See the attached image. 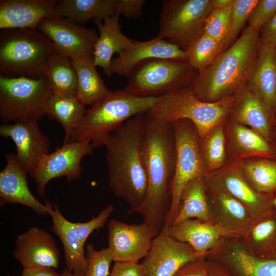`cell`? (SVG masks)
I'll return each instance as SVG.
<instances>
[{"label":"cell","mask_w":276,"mask_h":276,"mask_svg":"<svg viewBox=\"0 0 276 276\" xmlns=\"http://www.w3.org/2000/svg\"><path fill=\"white\" fill-rule=\"evenodd\" d=\"M142 141V154L148 186L146 199L137 213L159 234L171 209L176 167L172 123L147 112Z\"/></svg>","instance_id":"6da1fadb"},{"label":"cell","mask_w":276,"mask_h":276,"mask_svg":"<svg viewBox=\"0 0 276 276\" xmlns=\"http://www.w3.org/2000/svg\"><path fill=\"white\" fill-rule=\"evenodd\" d=\"M146 113L136 115L105 136L109 185L114 195L137 213L146 197L148 179L142 154Z\"/></svg>","instance_id":"7a4b0ae2"},{"label":"cell","mask_w":276,"mask_h":276,"mask_svg":"<svg viewBox=\"0 0 276 276\" xmlns=\"http://www.w3.org/2000/svg\"><path fill=\"white\" fill-rule=\"evenodd\" d=\"M260 48L259 32L246 27L233 44L196 74L190 88L193 94L206 102L234 96L247 85Z\"/></svg>","instance_id":"3957f363"},{"label":"cell","mask_w":276,"mask_h":276,"mask_svg":"<svg viewBox=\"0 0 276 276\" xmlns=\"http://www.w3.org/2000/svg\"><path fill=\"white\" fill-rule=\"evenodd\" d=\"M55 52L52 41L38 29L1 30L0 75L38 78Z\"/></svg>","instance_id":"277c9868"},{"label":"cell","mask_w":276,"mask_h":276,"mask_svg":"<svg viewBox=\"0 0 276 276\" xmlns=\"http://www.w3.org/2000/svg\"><path fill=\"white\" fill-rule=\"evenodd\" d=\"M157 97H137L119 89L91 106L73 133L70 142L88 141L94 148L125 121L147 113L155 104Z\"/></svg>","instance_id":"5b68a950"},{"label":"cell","mask_w":276,"mask_h":276,"mask_svg":"<svg viewBox=\"0 0 276 276\" xmlns=\"http://www.w3.org/2000/svg\"><path fill=\"white\" fill-rule=\"evenodd\" d=\"M233 100V96L215 102H203L188 88L158 97L147 113L171 123L178 120H188L197 128L200 139L213 128L225 124Z\"/></svg>","instance_id":"8992f818"},{"label":"cell","mask_w":276,"mask_h":276,"mask_svg":"<svg viewBox=\"0 0 276 276\" xmlns=\"http://www.w3.org/2000/svg\"><path fill=\"white\" fill-rule=\"evenodd\" d=\"M53 94L45 75L36 79L0 75V118L2 123L38 121L47 116Z\"/></svg>","instance_id":"52a82bcc"},{"label":"cell","mask_w":276,"mask_h":276,"mask_svg":"<svg viewBox=\"0 0 276 276\" xmlns=\"http://www.w3.org/2000/svg\"><path fill=\"white\" fill-rule=\"evenodd\" d=\"M188 61L151 58L138 64L124 90L137 97H160L191 88L197 73Z\"/></svg>","instance_id":"ba28073f"},{"label":"cell","mask_w":276,"mask_h":276,"mask_svg":"<svg viewBox=\"0 0 276 276\" xmlns=\"http://www.w3.org/2000/svg\"><path fill=\"white\" fill-rule=\"evenodd\" d=\"M212 0H164L158 35L186 51L204 32Z\"/></svg>","instance_id":"9c48e42d"},{"label":"cell","mask_w":276,"mask_h":276,"mask_svg":"<svg viewBox=\"0 0 276 276\" xmlns=\"http://www.w3.org/2000/svg\"><path fill=\"white\" fill-rule=\"evenodd\" d=\"M174 129L176 167L170 210L164 227H170L177 213L181 192L193 178L205 175L200 153V136L194 124L187 119L172 123Z\"/></svg>","instance_id":"30bf717a"},{"label":"cell","mask_w":276,"mask_h":276,"mask_svg":"<svg viewBox=\"0 0 276 276\" xmlns=\"http://www.w3.org/2000/svg\"><path fill=\"white\" fill-rule=\"evenodd\" d=\"M113 211V206L109 205L86 222H72L63 216L57 205L53 204L49 214L52 222L50 229L62 244L67 269L84 273L87 265L85 242L94 231L104 227Z\"/></svg>","instance_id":"8fae6325"},{"label":"cell","mask_w":276,"mask_h":276,"mask_svg":"<svg viewBox=\"0 0 276 276\" xmlns=\"http://www.w3.org/2000/svg\"><path fill=\"white\" fill-rule=\"evenodd\" d=\"M94 148L89 141H78L62 144L46 155L29 173L36 184L38 195L44 197L45 187L54 178L64 176L69 182L79 178L82 172L81 160L92 154Z\"/></svg>","instance_id":"7c38bea8"},{"label":"cell","mask_w":276,"mask_h":276,"mask_svg":"<svg viewBox=\"0 0 276 276\" xmlns=\"http://www.w3.org/2000/svg\"><path fill=\"white\" fill-rule=\"evenodd\" d=\"M37 29L53 42L55 52L72 60L93 56L98 35L64 17L46 18Z\"/></svg>","instance_id":"4fadbf2b"},{"label":"cell","mask_w":276,"mask_h":276,"mask_svg":"<svg viewBox=\"0 0 276 276\" xmlns=\"http://www.w3.org/2000/svg\"><path fill=\"white\" fill-rule=\"evenodd\" d=\"M108 247L114 262H137L148 254L158 232L149 224H129L115 219L107 223Z\"/></svg>","instance_id":"5bb4252c"},{"label":"cell","mask_w":276,"mask_h":276,"mask_svg":"<svg viewBox=\"0 0 276 276\" xmlns=\"http://www.w3.org/2000/svg\"><path fill=\"white\" fill-rule=\"evenodd\" d=\"M201 257L188 243L171 237L163 229L153 240L141 263L145 276H174L185 264Z\"/></svg>","instance_id":"9a60e30c"},{"label":"cell","mask_w":276,"mask_h":276,"mask_svg":"<svg viewBox=\"0 0 276 276\" xmlns=\"http://www.w3.org/2000/svg\"><path fill=\"white\" fill-rule=\"evenodd\" d=\"M206 185L220 189L240 201L255 218L273 207L272 200L257 193L244 177L239 161L205 174Z\"/></svg>","instance_id":"2e32d148"},{"label":"cell","mask_w":276,"mask_h":276,"mask_svg":"<svg viewBox=\"0 0 276 276\" xmlns=\"http://www.w3.org/2000/svg\"><path fill=\"white\" fill-rule=\"evenodd\" d=\"M0 135L13 141L16 148L17 160L29 174L49 153L50 141L41 132L37 121L2 123Z\"/></svg>","instance_id":"e0dca14e"},{"label":"cell","mask_w":276,"mask_h":276,"mask_svg":"<svg viewBox=\"0 0 276 276\" xmlns=\"http://www.w3.org/2000/svg\"><path fill=\"white\" fill-rule=\"evenodd\" d=\"M6 165L0 172V206L20 204L32 209L38 215H49L53 204L45 200L43 204L33 195L28 186L27 172L18 163L15 154H5Z\"/></svg>","instance_id":"ac0fdd59"},{"label":"cell","mask_w":276,"mask_h":276,"mask_svg":"<svg viewBox=\"0 0 276 276\" xmlns=\"http://www.w3.org/2000/svg\"><path fill=\"white\" fill-rule=\"evenodd\" d=\"M163 229L174 239L188 243L197 252L205 256L225 239L241 238L244 234L211 221L197 219H186Z\"/></svg>","instance_id":"d6986e66"},{"label":"cell","mask_w":276,"mask_h":276,"mask_svg":"<svg viewBox=\"0 0 276 276\" xmlns=\"http://www.w3.org/2000/svg\"><path fill=\"white\" fill-rule=\"evenodd\" d=\"M239 239H225L205 257L222 263L232 276H276V259H261L249 255L242 247Z\"/></svg>","instance_id":"ffe728a7"},{"label":"cell","mask_w":276,"mask_h":276,"mask_svg":"<svg viewBox=\"0 0 276 276\" xmlns=\"http://www.w3.org/2000/svg\"><path fill=\"white\" fill-rule=\"evenodd\" d=\"M151 58L172 59L187 61L186 51L158 35L145 41L132 40L129 47L111 61L112 74L129 78L140 63Z\"/></svg>","instance_id":"44dd1931"},{"label":"cell","mask_w":276,"mask_h":276,"mask_svg":"<svg viewBox=\"0 0 276 276\" xmlns=\"http://www.w3.org/2000/svg\"><path fill=\"white\" fill-rule=\"evenodd\" d=\"M22 267H46L57 269L60 252L53 237L44 229L31 227L19 235L13 252Z\"/></svg>","instance_id":"7402d4cb"},{"label":"cell","mask_w":276,"mask_h":276,"mask_svg":"<svg viewBox=\"0 0 276 276\" xmlns=\"http://www.w3.org/2000/svg\"><path fill=\"white\" fill-rule=\"evenodd\" d=\"M55 0H1L0 29H37L46 18L62 17Z\"/></svg>","instance_id":"603a6c76"},{"label":"cell","mask_w":276,"mask_h":276,"mask_svg":"<svg viewBox=\"0 0 276 276\" xmlns=\"http://www.w3.org/2000/svg\"><path fill=\"white\" fill-rule=\"evenodd\" d=\"M275 114L246 85L233 96L228 119L253 129L270 142Z\"/></svg>","instance_id":"cb8c5ba5"},{"label":"cell","mask_w":276,"mask_h":276,"mask_svg":"<svg viewBox=\"0 0 276 276\" xmlns=\"http://www.w3.org/2000/svg\"><path fill=\"white\" fill-rule=\"evenodd\" d=\"M224 128L228 161L254 157H276L271 143L253 129L229 119Z\"/></svg>","instance_id":"d4e9b609"},{"label":"cell","mask_w":276,"mask_h":276,"mask_svg":"<svg viewBox=\"0 0 276 276\" xmlns=\"http://www.w3.org/2000/svg\"><path fill=\"white\" fill-rule=\"evenodd\" d=\"M206 186L211 221L245 234L255 218L240 201L227 193Z\"/></svg>","instance_id":"484cf974"},{"label":"cell","mask_w":276,"mask_h":276,"mask_svg":"<svg viewBox=\"0 0 276 276\" xmlns=\"http://www.w3.org/2000/svg\"><path fill=\"white\" fill-rule=\"evenodd\" d=\"M239 241L251 256L276 259V209L273 206L255 217Z\"/></svg>","instance_id":"4316f807"},{"label":"cell","mask_w":276,"mask_h":276,"mask_svg":"<svg viewBox=\"0 0 276 276\" xmlns=\"http://www.w3.org/2000/svg\"><path fill=\"white\" fill-rule=\"evenodd\" d=\"M119 18V15H114L103 20H94L99 33L94 48V63L96 66L101 67L107 77L112 74L111 63L113 54H121L132 40L122 32Z\"/></svg>","instance_id":"83f0119b"},{"label":"cell","mask_w":276,"mask_h":276,"mask_svg":"<svg viewBox=\"0 0 276 276\" xmlns=\"http://www.w3.org/2000/svg\"><path fill=\"white\" fill-rule=\"evenodd\" d=\"M246 86L276 113V48L260 45L256 65Z\"/></svg>","instance_id":"f1b7e54d"},{"label":"cell","mask_w":276,"mask_h":276,"mask_svg":"<svg viewBox=\"0 0 276 276\" xmlns=\"http://www.w3.org/2000/svg\"><path fill=\"white\" fill-rule=\"evenodd\" d=\"M239 162L251 187L262 197L272 200L276 196V157H254Z\"/></svg>","instance_id":"f546056e"},{"label":"cell","mask_w":276,"mask_h":276,"mask_svg":"<svg viewBox=\"0 0 276 276\" xmlns=\"http://www.w3.org/2000/svg\"><path fill=\"white\" fill-rule=\"evenodd\" d=\"M188 219L211 221L205 175L189 181L183 189L177 215L171 226Z\"/></svg>","instance_id":"4dcf8cb0"},{"label":"cell","mask_w":276,"mask_h":276,"mask_svg":"<svg viewBox=\"0 0 276 276\" xmlns=\"http://www.w3.org/2000/svg\"><path fill=\"white\" fill-rule=\"evenodd\" d=\"M72 61L78 77L76 96L84 105L93 106L111 92L98 73L94 63L93 56Z\"/></svg>","instance_id":"1f68e13d"},{"label":"cell","mask_w":276,"mask_h":276,"mask_svg":"<svg viewBox=\"0 0 276 276\" xmlns=\"http://www.w3.org/2000/svg\"><path fill=\"white\" fill-rule=\"evenodd\" d=\"M87 110L76 96L52 94L48 104L47 116L59 122L64 131L63 144H67Z\"/></svg>","instance_id":"d6a6232c"},{"label":"cell","mask_w":276,"mask_h":276,"mask_svg":"<svg viewBox=\"0 0 276 276\" xmlns=\"http://www.w3.org/2000/svg\"><path fill=\"white\" fill-rule=\"evenodd\" d=\"M116 0H61L57 7L63 17L80 25L116 14Z\"/></svg>","instance_id":"836d02e7"},{"label":"cell","mask_w":276,"mask_h":276,"mask_svg":"<svg viewBox=\"0 0 276 276\" xmlns=\"http://www.w3.org/2000/svg\"><path fill=\"white\" fill-rule=\"evenodd\" d=\"M44 75L53 94L76 96L78 77L70 58L55 52L48 62Z\"/></svg>","instance_id":"e575fe53"},{"label":"cell","mask_w":276,"mask_h":276,"mask_svg":"<svg viewBox=\"0 0 276 276\" xmlns=\"http://www.w3.org/2000/svg\"><path fill=\"white\" fill-rule=\"evenodd\" d=\"M224 125L213 128L200 139V153L205 174L219 170L228 162Z\"/></svg>","instance_id":"d590c367"},{"label":"cell","mask_w":276,"mask_h":276,"mask_svg":"<svg viewBox=\"0 0 276 276\" xmlns=\"http://www.w3.org/2000/svg\"><path fill=\"white\" fill-rule=\"evenodd\" d=\"M222 51V43L203 33L186 52L187 61L199 72L209 66Z\"/></svg>","instance_id":"8d00e7d4"},{"label":"cell","mask_w":276,"mask_h":276,"mask_svg":"<svg viewBox=\"0 0 276 276\" xmlns=\"http://www.w3.org/2000/svg\"><path fill=\"white\" fill-rule=\"evenodd\" d=\"M258 2V0H235L232 6L229 30L223 42V51L228 49L237 39L238 34L247 22Z\"/></svg>","instance_id":"74e56055"},{"label":"cell","mask_w":276,"mask_h":276,"mask_svg":"<svg viewBox=\"0 0 276 276\" xmlns=\"http://www.w3.org/2000/svg\"><path fill=\"white\" fill-rule=\"evenodd\" d=\"M85 257L87 265L82 276H108L113 259L107 247L97 250L89 243L85 246Z\"/></svg>","instance_id":"f35d334b"},{"label":"cell","mask_w":276,"mask_h":276,"mask_svg":"<svg viewBox=\"0 0 276 276\" xmlns=\"http://www.w3.org/2000/svg\"><path fill=\"white\" fill-rule=\"evenodd\" d=\"M232 6L212 10L205 20L203 33L222 44L229 30Z\"/></svg>","instance_id":"ab89813d"},{"label":"cell","mask_w":276,"mask_h":276,"mask_svg":"<svg viewBox=\"0 0 276 276\" xmlns=\"http://www.w3.org/2000/svg\"><path fill=\"white\" fill-rule=\"evenodd\" d=\"M276 12V0H258L248 19V26L259 32Z\"/></svg>","instance_id":"60d3db41"},{"label":"cell","mask_w":276,"mask_h":276,"mask_svg":"<svg viewBox=\"0 0 276 276\" xmlns=\"http://www.w3.org/2000/svg\"><path fill=\"white\" fill-rule=\"evenodd\" d=\"M146 2L145 0H116V14H123L128 19L139 18Z\"/></svg>","instance_id":"b9f144b4"},{"label":"cell","mask_w":276,"mask_h":276,"mask_svg":"<svg viewBox=\"0 0 276 276\" xmlns=\"http://www.w3.org/2000/svg\"><path fill=\"white\" fill-rule=\"evenodd\" d=\"M108 276H145L141 263L137 262H115Z\"/></svg>","instance_id":"7bdbcfd3"},{"label":"cell","mask_w":276,"mask_h":276,"mask_svg":"<svg viewBox=\"0 0 276 276\" xmlns=\"http://www.w3.org/2000/svg\"><path fill=\"white\" fill-rule=\"evenodd\" d=\"M174 276H209L206 259L201 257L187 263Z\"/></svg>","instance_id":"ee69618b"},{"label":"cell","mask_w":276,"mask_h":276,"mask_svg":"<svg viewBox=\"0 0 276 276\" xmlns=\"http://www.w3.org/2000/svg\"><path fill=\"white\" fill-rule=\"evenodd\" d=\"M260 45L276 48V12L259 31Z\"/></svg>","instance_id":"f6af8a7d"},{"label":"cell","mask_w":276,"mask_h":276,"mask_svg":"<svg viewBox=\"0 0 276 276\" xmlns=\"http://www.w3.org/2000/svg\"><path fill=\"white\" fill-rule=\"evenodd\" d=\"M20 276H60L52 267H23Z\"/></svg>","instance_id":"bcb514c9"},{"label":"cell","mask_w":276,"mask_h":276,"mask_svg":"<svg viewBox=\"0 0 276 276\" xmlns=\"http://www.w3.org/2000/svg\"><path fill=\"white\" fill-rule=\"evenodd\" d=\"M206 259L209 276H232L227 268L222 263L216 260Z\"/></svg>","instance_id":"7dc6e473"},{"label":"cell","mask_w":276,"mask_h":276,"mask_svg":"<svg viewBox=\"0 0 276 276\" xmlns=\"http://www.w3.org/2000/svg\"><path fill=\"white\" fill-rule=\"evenodd\" d=\"M235 0H212V10L222 9L233 5Z\"/></svg>","instance_id":"c3c4849f"},{"label":"cell","mask_w":276,"mask_h":276,"mask_svg":"<svg viewBox=\"0 0 276 276\" xmlns=\"http://www.w3.org/2000/svg\"><path fill=\"white\" fill-rule=\"evenodd\" d=\"M270 142L272 144L276 151V114L274 119L272 127Z\"/></svg>","instance_id":"681fc988"},{"label":"cell","mask_w":276,"mask_h":276,"mask_svg":"<svg viewBox=\"0 0 276 276\" xmlns=\"http://www.w3.org/2000/svg\"><path fill=\"white\" fill-rule=\"evenodd\" d=\"M60 276H82L83 273L78 272H73L67 268H65L60 273Z\"/></svg>","instance_id":"f907efd6"},{"label":"cell","mask_w":276,"mask_h":276,"mask_svg":"<svg viewBox=\"0 0 276 276\" xmlns=\"http://www.w3.org/2000/svg\"><path fill=\"white\" fill-rule=\"evenodd\" d=\"M272 205L276 209V196L272 200Z\"/></svg>","instance_id":"816d5d0a"}]
</instances>
